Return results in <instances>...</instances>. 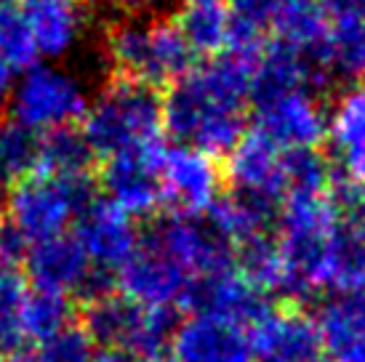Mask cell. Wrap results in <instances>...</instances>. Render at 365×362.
<instances>
[{"label": "cell", "instance_id": "cell-1", "mask_svg": "<svg viewBox=\"0 0 365 362\" xmlns=\"http://www.w3.org/2000/svg\"><path fill=\"white\" fill-rule=\"evenodd\" d=\"M259 59V56H256ZM256 59L222 53L190 67L163 101V128L208 157L230 155L245 136Z\"/></svg>", "mask_w": 365, "mask_h": 362}, {"label": "cell", "instance_id": "cell-2", "mask_svg": "<svg viewBox=\"0 0 365 362\" xmlns=\"http://www.w3.org/2000/svg\"><path fill=\"white\" fill-rule=\"evenodd\" d=\"M336 211L328 195H288L277 213V251L283 262L280 293L294 304L312 301L325 285L328 240L336 227Z\"/></svg>", "mask_w": 365, "mask_h": 362}, {"label": "cell", "instance_id": "cell-3", "mask_svg": "<svg viewBox=\"0 0 365 362\" xmlns=\"http://www.w3.org/2000/svg\"><path fill=\"white\" fill-rule=\"evenodd\" d=\"M163 133V101L155 88L133 81H115L88 101L83 115V136L93 157H118L125 152L155 150Z\"/></svg>", "mask_w": 365, "mask_h": 362}, {"label": "cell", "instance_id": "cell-4", "mask_svg": "<svg viewBox=\"0 0 365 362\" xmlns=\"http://www.w3.org/2000/svg\"><path fill=\"white\" fill-rule=\"evenodd\" d=\"M107 56L125 81L147 88L176 83L192 67L195 53L165 19H125L107 35Z\"/></svg>", "mask_w": 365, "mask_h": 362}, {"label": "cell", "instance_id": "cell-5", "mask_svg": "<svg viewBox=\"0 0 365 362\" xmlns=\"http://www.w3.org/2000/svg\"><path fill=\"white\" fill-rule=\"evenodd\" d=\"M179 328L171 306L147 309L125 296H107L83 309V331L104 349H120L142 362H168Z\"/></svg>", "mask_w": 365, "mask_h": 362}, {"label": "cell", "instance_id": "cell-6", "mask_svg": "<svg viewBox=\"0 0 365 362\" xmlns=\"http://www.w3.org/2000/svg\"><path fill=\"white\" fill-rule=\"evenodd\" d=\"M93 200L96 197L88 176L59 179L48 173H32L11 187L6 200V224L27 245H35L64 234V229L78 222Z\"/></svg>", "mask_w": 365, "mask_h": 362}, {"label": "cell", "instance_id": "cell-7", "mask_svg": "<svg viewBox=\"0 0 365 362\" xmlns=\"http://www.w3.org/2000/svg\"><path fill=\"white\" fill-rule=\"evenodd\" d=\"M11 120L32 133L72 128L88 110L86 83L67 67L43 61L21 72L9 93Z\"/></svg>", "mask_w": 365, "mask_h": 362}, {"label": "cell", "instance_id": "cell-8", "mask_svg": "<svg viewBox=\"0 0 365 362\" xmlns=\"http://www.w3.org/2000/svg\"><path fill=\"white\" fill-rule=\"evenodd\" d=\"M139 240L168 256L192 280L235 269L232 245L205 222V216L173 211L158 219Z\"/></svg>", "mask_w": 365, "mask_h": 362}, {"label": "cell", "instance_id": "cell-9", "mask_svg": "<svg viewBox=\"0 0 365 362\" xmlns=\"http://www.w3.org/2000/svg\"><path fill=\"white\" fill-rule=\"evenodd\" d=\"M182 306L190 309L192 317H213L251 331L274 312L269 299L243 280L237 269L190 280L182 296Z\"/></svg>", "mask_w": 365, "mask_h": 362}, {"label": "cell", "instance_id": "cell-10", "mask_svg": "<svg viewBox=\"0 0 365 362\" xmlns=\"http://www.w3.org/2000/svg\"><path fill=\"white\" fill-rule=\"evenodd\" d=\"M254 104L256 131L283 152H309L325 141L328 110L314 90H288Z\"/></svg>", "mask_w": 365, "mask_h": 362}, {"label": "cell", "instance_id": "cell-11", "mask_svg": "<svg viewBox=\"0 0 365 362\" xmlns=\"http://www.w3.org/2000/svg\"><path fill=\"white\" fill-rule=\"evenodd\" d=\"M160 184L163 200H171L176 205V213L203 216L219 200L222 173L213 157L192 147L176 144L171 150H163Z\"/></svg>", "mask_w": 365, "mask_h": 362}, {"label": "cell", "instance_id": "cell-12", "mask_svg": "<svg viewBox=\"0 0 365 362\" xmlns=\"http://www.w3.org/2000/svg\"><path fill=\"white\" fill-rule=\"evenodd\" d=\"M160 157L163 147L155 150L125 152L110 157L104 165L102 184L110 202L128 216H150L163 202L160 184Z\"/></svg>", "mask_w": 365, "mask_h": 362}, {"label": "cell", "instance_id": "cell-13", "mask_svg": "<svg viewBox=\"0 0 365 362\" xmlns=\"http://www.w3.org/2000/svg\"><path fill=\"white\" fill-rule=\"evenodd\" d=\"M190 280L192 277L182 267H176L168 256H163L142 240L131 259L118 269V285L123 296L147 309H163L173 301H182Z\"/></svg>", "mask_w": 365, "mask_h": 362}, {"label": "cell", "instance_id": "cell-14", "mask_svg": "<svg viewBox=\"0 0 365 362\" xmlns=\"http://www.w3.org/2000/svg\"><path fill=\"white\" fill-rule=\"evenodd\" d=\"M227 173L235 192L259 200L283 205L285 200V152L274 147L264 133L254 128L237 141L227 155Z\"/></svg>", "mask_w": 365, "mask_h": 362}, {"label": "cell", "instance_id": "cell-15", "mask_svg": "<svg viewBox=\"0 0 365 362\" xmlns=\"http://www.w3.org/2000/svg\"><path fill=\"white\" fill-rule=\"evenodd\" d=\"M75 227H78L75 237L83 245L88 262L99 269H120L139 245L133 219L110 200H93L81 213Z\"/></svg>", "mask_w": 365, "mask_h": 362}, {"label": "cell", "instance_id": "cell-16", "mask_svg": "<svg viewBox=\"0 0 365 362\" xmlns=\"http://www.w3.org/2000/svg\"><path fill=\"white\" fill-rule=\"evenodd\" d=\"M38 59H61L86 35L88 11L83 0H16Z\"/></svg>", "mask_w": 365, "mask_h": 362}, {"label": "cell", "instance_id": "cell-17", "mask_svg": "<svg viewBox=\"0 0 365 362\" xmlns=\"http://www.w3.org/2000/svg\"><path fill=\"white\" fill-rule=\"evenodd\" d=\"M325 144L341 181L365 187V81L349 86L331 107Z\"/></svg>", "mask_w": 365, "mask_h": 362}, {"label": "cell", "instance_id": "cell-18", "mask_svg": "<svg viewBox=\"0 0 365 362\" xmlns=\"http://www.w3.org/2000/svg\"><path fill=\"white\" fill-rule=\"evenodd\" d=\"M168 362H254L251 338L243 328L213 317L179 322Z\"/></svg>", "mask_w": 365, "mask_h": 362}, {"label": "cell", "instance_id": "cell-19", "mask_svg": "<svg viewBox=\"0 0 365 362\" xmlns=\"http://www.w3.org/2000/svg\"><path fill=\"white\" fill-rule=\"evenodd\" d=\"M248 338L254 362H314L325 357L317 325L302 312H272Z\"/></svg>", "mask_w": 365, "mask_h": 362}, {"label": "cell", "instance_id": "cell-20", "mask_svg": "<svg viewBox=\"0 0 365 362\" xmlns=\"http://www.w3.org/2000/svg\"><path fill=\"white\" fill-rule=\"evenodd\" d=\"M91 269L93 264L88 262L78 237L72 234L35 242L24 253V274L35 291L61 293V296L78 293Z\"/></svg>", "mask_w": 365, "mask_h": 362}, {"label": "cell", "instance_id": "cell-21", "mask_svg": "<svg viewBox=\"0 0 365 362\" xmlns=\"http://www.w3.org/2000/svg\"><path fill=\"white\" fill-rule=\"evenodd\" d=\"M328 9L325 0H283L274 14L269 30H274L280 46L296 51L325 70V48H328Z\"/></svg>", "mask_w": 365, "mask_h": 362}, {"label": "cell", "instance_id": "cell-22", "mask_svg": "<svg viewBox=\"0 0 365 362\" xmlns=\"http://www.w3.org/2000/svg\"><path fill=\"white\" fill-rule=\"evenodd\" d=\"M328 48L325 67L344 78L365 75V0H325Z\"/></svg>", "mask_w": 365, "mask_h": 362}, {"label": "cell", "instance_id": "cell-23", "mask_svg": "<svg viewBox=\"0 0 365 362\" xmlns=\"http://www.w3.org/2000/svg\"><path fill=\"white\" fill-rule=\"evenodd\" d=\"M320 78H323V70L317 64L280 43H269L264 46L254 64L251 99L262 101L288 90H314L320 86Z\"/></svg>", "mask_w": 365, "mask_h": 362}, {"label": "cell", "instance_id": "cell-24", "mask_svg": "<svg viewBox=\"0 0 365 362\" xmlns=\"http://www.w3.org/2000/svg\"><path fill=\"white\" fill-rule=\"evenodd\" d=\"M277 208L280 205L274 202L232 192L227 197H219L203 216L235 251V245L240 242L259 237V234H269V227L277 222V213H280Z\"/></svg>", "mask_w": 365, "mask_h": 362}, {"label": "cell", "instance_id": "cell-25", "mask_svg": "<svg viewBox=\"0 0 365 362\" xmlns=\"http://www.w3.org/2000/svg\"><path fill=\"white\" fill-rule=\"evenodd\" d=\"M176 27L192 53L222 56L230 46L232 14L224 0H184Z\"/></svg>", "mask_w": 365, "mask_h": 362}, {"label": "cell", "instance_id": "cell-26", "mask_svg": "<svg viewBox=\"0 0 365 362\" xmlns=\"http://www.w3.org/2000/svg\"><path fill=\"white\" fill-rule=\"evenodd\" d=\"M317 331L323 346L336 360L365 343V288L349 293H339L320 304Z\"/></svg>", "mask_w": 365, "mask_h": 362}, {"label": "cell", "instance_id": "cell-27", "mask_svg": "<svg viewBox=\"0 0 365 362\" xmlns=\"http://www.w3.org/2000/svg\"><path fill=\"white\" fill-rule=\"evenodd\" d=\"M365 277V222L336 219L325 256V285L339 293L360 291Z\"/></svg>", "mask_w": 365, "mask_h": 362}, {"label": "cell", "instance_id": "cell-28", "mask_svg": "<svg viewBox=\"0 0 365 362\" xmlns=\"http://www.w3.org/2000/svg\"><path fill=\"white\" fill-rule=\"evenodd\" d=\"M72 314H75V304L70 296L48 291H27L19 306V328L24 341H48L61 331L72 328Z\"/></svg>", "mask_w": 365, "mask_h": 362}, {"label": "cell", "instance_id": "cell-29", "mask_svg": "<svg viewBox=\"0 0 365 362\" xmlns=\"http://www.w3.org/2000/svg\"><path fill=\"white\" fill-rule=\"evenodd\" d=\"M93 162V152L83 131L61 128L46 133L41 139V165L38 173L59 176V179H86Z\"/></svg>", "mask_w": 365, "mask_h": 362}, {"label": "cell", "instance_id": "cell-30", "mask_svg": "<svg viewBox=\"0 0 365 362\" xmlns=\"http://www.w3.org/2000/svg\"><path fill=\"white\" fill-rule=\"evenodd\" d=\"M235 269L262 293L280 291L283 262H280L277 240H272L269 234H259V237L235 245Z\"/></svg>", "mask_w": 365, "mask_h": 362}, {"label": "cell", "instance_id": "cell-31", "mask_svg": "<svg viewBox=\"0 0 365 362\" xmlns=\"http://www.w3.org/2000/svg\"><path fill=\"white\" fill-rule=\"evenodd\" d=\"M41 139L38 133L21 128L19 123H0V184H19L38 173Z\"/></svg>", "mask_w": 365, "mask_h": 362}, {"label": "cell", "instance_id": "cell-32", "mask_svg": "<svg viewBox=\"0 0 365 362\" xmlns=\"http://www.w3.org/2000/svg\"><path fill=\"white\" fill-rule=\"evenodd\" d=\"M24 293L27 285L16 267L0 264V357L21 354L24 336L19 328V306Z\"/></svg>", "mask_w": 365, "mask_h": 362}, {"label": "cell", "instance_id": "cell-33", "mask_svg": "<svg viewBox=\"0 0 365 362\" xmlns=\"http://www.w3.org/2000/svg\"><path fill=\"white\" fill-rule=\"evenodd\" d=\"M328 192H331V165L320 152H285V197L328 195Z\"/></svg>", "mask_w": 365, "mask_h": 362}, {"label": "cell", "instance_id": "cell-34", "mask_svg": "<svg viewBox=\"0 0 365 362\" xmlns=\"http://www.w3.org/2000/svg\"><path fill=\"white\" fill-rule=\"evenodd\" d=\"M0 53L14 67V72H24L38 64V53L16 0H0Z\"/></svg>", "mask_w": 365, "mask_h": 362}, {"label": "cell", "instance_id": "cell-35", "mask_svg": "<svg viewBox=\"0 0 365 362\" xmlns=\"http://www.w3.org/2000/svg\"><path fill=\"white\" fill-rule=\"evenodd\" d=\"M27 362H96L93 341L86 336L83 328H67L59 336L43 341L35 352L27 357Z\"/></svg>", "mask_w": 365, "mask_h": 362}, {"label": "cell", "instance_id": "cell-36", "mask_svg": "<svg viewBox=\"0 0 365 362\" xmlns=\"http://www.w3.org/2000/svg\"><path fill=\"white\" fill-rule=\"evenodd\" d=\"M235 27L264 35L272 24L274 14L280 11L283 0H227Z\"/></svg>", "mask_w": 365, "mask_h": 362}, {"label": "cell", "instance_id": "cell-37", "mask_svg": "<svg viewBox=\"0 0 365 362\" xmlns=\"http://www.w3.org/2000/svg\"><path fill=\"white\" fill-rule=\"evenodd\" d=\"M107 3L120 11H128V14H147V11L163 9L168 0H107Z\"/></svg>", "mask_w": 365, "mask_h": 362}, {"label": "cell", "instance_id": "cell-38", "mask_svg": "<svg viewBox=\"0 0 365 362\" xmlns=\"http://www.w3.org/2000/svg\"><path fill=\"white\" fill-rule=\"evenodd\" d=\"M11 88H14V67H11L6 56L0 53V104L9 99Z\"/></svg>", "mask_w": 365, "mask_h": 362}, {"label": "cell", "instance_id": "cell-39", "mask_svg": "<svg viewBox=\"0 0 365 362\" xmlns=\"http://www.w3.org/2000/svg\"><path fill=\"white\" fill-rule=\"evenodd\" d=\"M96 362H142V360L128 352H120V349H104V352L96 354Z\"/></svg>", "mask_w": 365, "mask_h": 362}, {"label": "cell", "instance_id": "cell-40", "mask_svg": "<svg viewBox=\"0 0 365 362\" xmlns=\"http://www.w3.org/2000/svg\"><path fill=\"white\" fill-rule=\"evenodd\" d=\"M336 362H365V343H360L357 349H352V352L344 354V357H339Z\"/></svg>", "mask_w": 365, "mask_h": 362}, {"label": "cell", "instance_id": "cell-41", "mask_svg": "<svg viewBox=\"0 0 365 362\" xmlns=\"http://www.w3.org/2000/svg\"><path fill=\"white\" fill-rule=\"evenodd\" d=\"M314 362H331V360H328V357H320V360H314Z\"/></svg>", "mask_w": 365, "mask_h": 362}, {"label": "cell", "instance_id": "cell-42", "mask_svg": "<svg viewBox=\"0 0 365 362\" xmlns=\"http://www.w3.org/2000/svg\"><path fill=\"white\" fill-rule=\"evenodd\" d=\"M0 362H6V357H0Z\"/></svg>", "mask_w": 365, "mask_h": 362}, {"label": "cell", "instance_id": "cell-43", "mask_svg": "<svg viewBox=\"0 0 365 362\" xmlns=\"http://www.w3.org/2000/svg\"><path fill=\"white\" fill-rule=\"evenodd\" d=\"M363 288H365V277H363Z\"/></svg>", "mask_w": 365, "mask_h": 362}]
</instances>
